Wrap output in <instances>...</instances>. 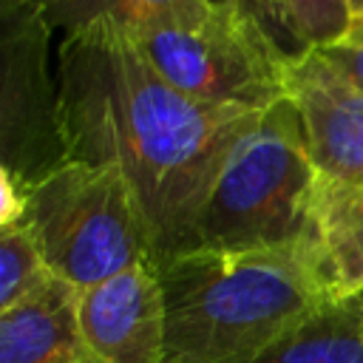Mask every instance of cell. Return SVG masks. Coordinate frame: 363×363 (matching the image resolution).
Here are the masks:
<instances>
[{"mask_svg": "<svg viewBox=\"0 0 363 363\" xmlns=\"http://www.w3.org/2000/svg\"><path fill=\"white\" fill-rule=\"evenodd\" d=\"M57 85L68 159L125 176L153 267L196 250L210 190L264 111L218 108L176 91L113 20L62 37Z\"/></svg>", "mask_w": 363, "mask_h": 363, "instance_id": "obj_1", "label": "cell"}, {"mask_svg": "<svg viewBox=\"0 0 363 363\" xmlns=\"http://www.w3.org/2000/svg\"><path fill=\"white\" fill-rule=\"evenodd\" d=\"M162 363H252L329 301L309 238L275 250H190L156 267Z\"/></svg>", "mask_w": 363, "mask_h": 363, "instance_id": "obj_2", "label": "cell"}, {"mask_svg": "<svg viewBox=\"0 0 363 363\" xmlns=\"http://www.w3.org/2000/svg\"><path fill=\"white\" fill-rule=\"evenodd\" d=\"M318 179L286 96L258 116L224 162L199 221V247L244 252L309 238Z\"/></svg>", "mask_w": 363, "mask_h": 363, "instance_id": "obj_3", "label": "cell"}, {"mask_svg": "<svg viewBox=\"0 0 363 363\" xmlns=\"http://www.w3.org/2000/svg\"><path fill=\"white\" fill-rule=\"evenodd\" d=\"M128 31L159 77L199 102L267 111L289 96L292 54L233 3L193 0Z\"/></svg>", "mask_w": 363, "mask_h": 363, "instance_id": "obj_4", "label": "cell"}, {"mask_svg": "<svg viewBox=\"0 0 363 363\" xmlns=\"http://www.w3.org/2000/svg\"><path fill=\"white\" fill-rule=\"evenodd\" d=\"M23 224L48 269L77 289L136 264H153V247L125 176L111 164L65 162L26 187Z\"/></svg>", "mask_w": 363, "mask_h": 363, "instance_id": "obj_5", "label": "cell"}, {"mask_svg": "<svg viewBox=\"0 0 363 363\" xmlns=\"http://www.w3.org/2000/svg\"><path fill=\"white\" fill-rule=\"evenodd\" d=\"M51 31L37 0H0V170L26 187L68 162Z\"/></svg>", "mask_w": 363, "mask_h": 363, "instance_id": "obj_6", "label": "cell"}, {"mask_svg": "<svg viewBox=\"0 0 363 363\" xmlns=\"http://www.w3.org/2000/svg\"><path fill=\"white\" fill-rule=\"evenodd\" d=\"M289 99L320 179L363 184V91L318 48L292 54Z\"/></svg>", "mask_w": 363, "mask_h": 363, "instance_id": "obj_7", "label": "cell"}, {"mask_svg": "<svg viewBox=\"0 0 363 363\" xmlns=\"http://www.w3.org/2000/svg\"><path fill=\"white\" fill-rule=\"evenodd\" d=\"M79 332L102 363L164 360V292L153 264H136L77 298Z\"/></svg>", "mask_w": 363, "mask_h": 363, "instance_id": "obj_8", "label": "cell"}, {"mask_svg": "<svg viewBox=\"0 0 363 363\" xmlns=\"http://www.w3.org/2000/svg\"><path fill=\"white\" fill-rule=\"evenodd\" d=\"M79 289L54 278L28 301L0 312V363H102L77 318Z\"/></svg>", "mask_w": 363, "mask_h": 363, "instance_id": "obj_9", "label": "cell"}, {"mask_svg": "<svg viewBox=\"0 0 363 363\" xmlns=\"http://www.w3.org/2000/svg\"><path fill=\"white\" fill-rule=\"evenodd\" d=\"M309 244L329 301L363 295V184L318 179Z\"/></svg>", "mask_w": 363, "mask_h": 363, "instance_id": "obj_10", "label": "cell"}, {"mask_svg": "<svg viewBox=\"0 0 363 363\" xmlns=\"http://www.w3.org/2000/svg\"><path fill=\"white\" fill-rule=\"evenodd\" d=\"M252 363H363V295L320 303Z\"/></svg>", "mask_w": 363, "mask_h": 363, "instance_id": "obj_11", "label": "cell"}, {"mask_svg": "<svg viewBox=\"0 0 363 363\" xmlns=\"http://www.w3.org/2000/svg\"><path fill=\"white\" fill-rule=\"evenodd\" d=\"M54 278L23 221L0 227V312L28 301Z\"/></svg>", "mask_w": 363, "mask_h": 363, "instance_id": "obj_12", "label": "cell"}, {"mask_svg": "<svg viewBox=\"0 0 363 363\" xmlns=\"http://www.w3.org/2000/svg\"><path fill=\"white\" fill-rule=\"evenodd\" d=\"M37 3L51 28H62L65 34H71L96 20H113L125 28H133L167 9L193 0H37ZM213 3H230V0H213Z\"/></svg>", "mask_w": 363, "mask_h": 363, "instance_id": "obj_13", "label": "cell"}, {"mask_svg": "<svg viewBox=\"0 0 363 363\" xmlns=\"http://www.w3.org/2000/svg\"><path fill=\"white\" fill-rule=\"evenodd\" d=\"M284 23L295 54L332 45L352 28L346 0H284Z\"/></svg>", "mask_w": 363, "mask_h": 363, "instance_id": "obj_14", "label": "cell"}, {"mask_svg": "<svg viewBox=\"0 0 363 363\" xmlns=\"http://www.w3.org/2000/svg\"><path fill=\"white\" fill-rule=\"evenodd\" d=\"M354 88L363 91V26H352L346 37L318 48Z\"/></svg>", "mask_w": 363, "mask_h": 363, "instance_id": "obj_15", "label": "cell"}, {"mask_svg": "<svg viewBox=\"0 0 363 363\" xmlns=\"http://www.w3.org/2000/svg\"><path fill=\"white\" fill-rule=\"evenodd\" d=\"M230 3L238 6L247 17H252L267 34H272L281 48L295 54V45H292L286 23H284V0H230Z\"/></svg>", "mask_w": 363, "mask_h": 363, "instance_id": "obj_16", "label": "cell"}, {"mask_svg": "<svg viewBox=\"0 0 363 363\" xmlns=\"http://www.w3.org/2000/svg\"><path fill=\"white\" fill-rule=\"evenodd\" d=\"M26 216V184L0 170V227L17 224Z\"/></svg>", "mask_w": 363, "mask_h": 363, "instance_id": "obj_17", "label": "cell"}, {"mask_svg": "<svg viewBox=\"0 0 363 363\" xmlns=\"http://www.w3.org/2000/svg\"><path fill=\"white\" fill-rule=\"evenodd\" d=\"M346 9H349L352 26H360L363 23V0H346Z\"/></svg>", "mask_w": 363, "mask_h": 363, "instance_id": "obj_18", "label": "cell"}, {"mask_svg": "<svg viewBox=\"0 0 363 363\" xmlns=\"http://www.w3.org/2000/svg\"><path fill=\"white\" fill-rule=\"evenodd\" d=\"M360 26H363V23H360Z\"/></svg>", "mask_w": 363, "mask_h": 363, "instance_id": "obj_19", "label": "cell"}]
</instances>
